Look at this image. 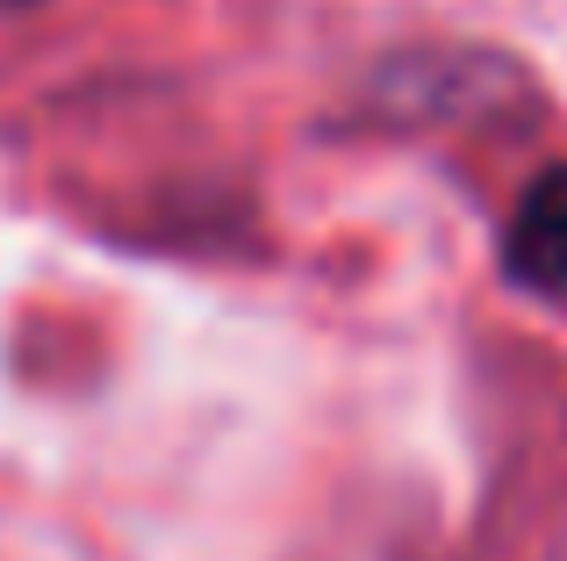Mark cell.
Wrapping results in <instances>:
<instances>
[{"mask_svg": "<svg viewBox=\"0 0 567 561\" xmlns=\"http://www.w3.org/2000/svg\"><path fill=\"white\" fill-rule=\"evenodd\" d=\"M22 8H43V0H0V14H22Z\"/></svg>", "mask_w": 567, "mask_h": 561, "instance_id": "cell-2", "label": "cell"}, {"mask_svg": "<svg viewBox=\"0 0 567 561\" xmlns=\"http://www.w3.org/2000/svg\"><path fill=\"white\" fill-rule=\"evenodd\" d=\"M503 259L525 288H567V166L539 173L525 187L511 216V238H503Z\"/></svg>", "mask_w": 567, "mask_h": 561, "instance_id": "cell-1", "label": "cell"}]
</instances>
